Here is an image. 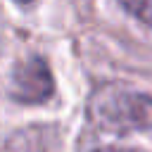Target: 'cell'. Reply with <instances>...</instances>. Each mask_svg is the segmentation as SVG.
<instances>
[{
	"label": "cell",
	"mask_w": 152,
	"mask_h": 152,
	"mask_svg": "<svg viewBox=\"0 0 152 152\" xmlns=\"http://www.w3.org/2000/svg\"><path fill=\"white\" fill-rule=\"evenodd\" d=\"M88 109L100 128L121 135L138 128H152V95L133 88L104 86L93 93Z\"/></svg>",
	"instance_id": "1"
},
{
	"label": "cell",
	"mask_w": 152,
	"mask_h": 152,
	"mask_svg": "<svg viewBox=\"0 0 152 152\" xmlns=\"http://www.w3.org/2000/svg\"><path fill=\"white\" fill-rule=\"evenodd\" d=\"M12 97L26 104L45 102L55 93V81L48 69V64L40 57H28L14 69L12 76Z\"/></svg>",
	"instance_id": "2"
},
{
	"label": "cell",
	"mask_w": 152,
	"mask_h": 152,
	"mask_svg": "<svg viewBox=\"0 0 152 152\" xmlns=\"http://www.w3.org/2000/svg\"><path fill=\"white\" fill-rule=\"evenodd\" d=\"M119 2L128 14H133L138 21L152 28V0H119Z\"/></svg>",
	"instance_id": "3"
},
{
	"label": "cell",
	"mask_w": 152,
	"mask_h": 152,
	"mask_svg": "<svg viewBox=\"0 0 152 152\" xmlns=\"http://www.w3.org/2000/svg\"><path fill=\"white\" fill-rule=\"evenodd\" d=\"M93 152H114L112 147H100V150H93Z\"/></svg>",
	"instance_id": "4"
},
{
	"label": "cell",
	"mask_w": 152,
	"mask_h": 152,
	"mask_svg": "<svg viewBox=\"0 0 152 152\" xmlns=\"http://www.w3.org/2000/svg\"><path fill=\"white\" fill-rule=\"evenodd\" d=\"M114 152H135V150H114Z\"/></svg>",
	"instance_id": "5"
},
{
	"label": "cell",
	"mask_w": 152,
	"mask_h": 152,
	"mask_svg": "<svg viewBox=\"0 0 152 152\" xmlns=\"http://www.w3.org/2000/svg\"><path fill=\"white\" fill-rule=\"evenodd\" d=\"M17 2H21V5H28V2H31V0H17Z\"/></svg>",
	"instance_id": "6"
}]
</instances>
